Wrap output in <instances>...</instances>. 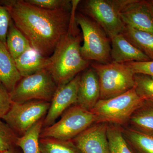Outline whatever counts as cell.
<instances>
[{
	"label": "cell",
	"instance_id": "f1b7e54d",
	"mask_svg": "<svg viewBox=\"0 0 153 153\" xmlns=\"http://www.w3.org/2000/svg\"><path fill=\"white\" fill-rule=\"evenodd\" d=\"M12 103L10 92L0 82V120L9 111Z\"/></svg>",
	"mask_w": 153,
	"mask_h": 153
},
{
	"label": "cell",
	"instance_id": "d6986e66",
	"mask_svg": "<svg viewBox=\"0 0 153 153\" xmlns=\"http://www.w3.org/2000/svg\"><path fill=\"white\" fill-rule=\"evenodd\" d=\"M124 36L134 46L153 60V35L125 26Z\"/></svg>",
	"mask_w": 153,
	"mask_h": 153
},
{
	"label": "cell",
	"instance_id": "f546056e",
	"mask_svg": "<svg viewBox=\"0 0 153 153\" xmlns=\"http://www.w3.org/2000/svg\"><path fill=\"white\" fill-rule=\"evenodd\" d=\"M146 1L151 15L153 18V0Z\"/></svg>",
	"mask_w": 153,
	"mask_h": 153
},
{
	"label": "cell",
	"instance_id": "6da1fadb",
	"mask_svg": "<svg viewBox=\"0 0 153 153\" xmlns=\"http://www.w3.org/2000/svg\"><path fill=\"white\" fill-rule=\"evenodd\" d=\"M0 3L6 7L14 24L31 47L45 57L52 55L68 33L72 7L50 10L26 0H4Z\"/></svg>",
	"mask_w": 153,
	"mask_h": 153
},
{
	"label": "cell",
	"instance_id": "ffe728a7",
	"mask_svg": "<svg viewBox=\"0 0 153 153\" xmlns=\"http://www.w3.org/2000/svg\"><path fill=\"white\" fill-rule=\"evenodd\" d=\"M6 45L14 60L32 47L27 38L17 28L12 19L7 34Z\"/></svg>",
	"mask_w": 153,
	"mask_h": 153
},
{
	"label": "cell",
	"instance_id": "d4e9b609",
	"mask_svg": "<svg viewBox=\"0 0 153 153\" xmlns=\"http://www.w3.org/2000/svg\"><path fill=\"white\" fill-rule=\"evenodd\" d=\"M18 136L5 122L0 120V151L2 152L16 146Z\"/></svg>",
	"mask_w": 153,
	"mask_h": 153
},
{
	"label": "cell",
	"instance_id": "30bf717a",
	"mask_svg": "<svg viewBox=\"0 0 153 153\" xmlns=\"http://www.w3.org/2000/svg\"><path fill=\"white\" fill-rule=\"evenodd\" d=\"M80 78L78 74L70 82L57 88L44 117L43 128L52 125L63 113L76 104Z\"/></svg>",
	"mask_w": 153,
	"mask_h": 153
},
{
	"label": "cell",
	"instance_id": "52a82bcc",
	"mask_svg": "<svg viewBox=\"0 0 153 153\" xmlns=\"http://www.w3.org/2000/svg\"><path fill=\"white\" fill-rule=\"evenodd\" d=\"M128 0H87L82 2V13L92 19L109 38L122 34L125 25L120 16Z\"/></svg>",
	"mask_w": 153,
	"mask_h": 153
},
{
	"label": "cell",
	"instance_id": "603a6c76",
	"mask_svg": "<svg viewBox=\"0 0 153 153\" xmlns=\"http://www.w3.org/2000/svg\"><path fill=\"white\" fill-rule=\"evenodd\" d=\"M39 143L41 153H80L71 140L40 138Z\"/></svg>",
	"mask_w": 153,
	"mask_h": 153
},
{
	"label": "cell",
	"instance_id": "8fae6325",
	"mask_svg": "<svg viewBox=\"0 0 153 153\" xmlns=\"http://www.w3.org/2000/svg\"><path fill=\"white\" fill-rule=\"evenodd\" d=\"M108 125L94 123L71 141L80 153H110Z\"/></svg>",
	"mask_w": 153,
	"mask_h": 153
},
{
	"label": "cell",
	"instance_id": "9a60e30c",
	"mask_svg": "<svg viewBox=\"0 0 153 153\" xmlns=\"http://www.w3.org/2000/svg\"><path fill=\"white\" fill-rule=\"evenodd\" d=\"M22 78L7 46L0 41V82L10 94Z\"/></svg>",
	"mask_w": 153,
	"mask_h": 153
},
{
	"label": "cell",
	"instance_id": "cb8c5ba5",
	"mask_svg": "<svg viewBox=\"0 0 153 153\" xmlns=\"http://www.w3.org/2000/svg\"><path fill=\"white\" fill-rule=\"evenodd\" d=\"M135 88L144 100H153V79L145 74H135Z\"/></svg>",
	"mask_w": 153,
	"mask_h": 153
},
{
	"label": "cell",
	"instance_id": "5b68a950",
	"mask_svg": "<svg viewBox=\"0 0 153 153\" xmlns=\"http://www.w3.org/2000/svg\"><path fill=\"white\" fill-rule=\"evenodd\" d=\"M98 76L100 99L106 100L127 92L135 87V74L124 63H91Z\"/></svg>",
	"mask_w": 153,
	"mask_h": 153
},
{
	"label": "cell",
	"instance_id": "83f0119b",
	"mask_svg": "<svg viewBox=\"0 0 153 153\" xmlns=\"http://www.w3.org/2000/svg\"><path fill=\"white\" fill-rule=\"evenodd\" d=\"M11 20L8 11L5 7L0 3V41L5 45L7 34Z\"/></svg>",
	"mask_w": 153,
	"mask_h": 153
},
{
	"label": "cell",
	"instance_id": "8992f818",
	"mask_svg": "<svg viewBox=\"0 0 153 153\" xmlns=\"http://www.w3.org/2000/svg\"><path fill=\"white\" fill-rule=\"evenodd\" d=\"M95 122V116L91 111L74 104L63 113L60 120L42 129L40 138L72 140Z\"/></svg>",
	"mask_w": 153,
	"mask_h": 153
},
{
	"label": "cell",
	"instance_id": "7402d4cb",
	"mask_svg": "<svg viewBox=\"0 0 153 153\" xmlns=\"http://www.w3.org/2000/svg\"><path fill=\"white\" fill-rule=\"evenodd\" d=\"M107 136L110 153H134L123 134L120 126L108 124Z\"/></svg>",
	"mask_w": 153,
	"mask_h": 153
},
{
	"label": "cell",
	"instance_id": "5bb4252c",
	"mask_svg": "<svg viewBox=\"0 0 153 153\" xmlns=\"http://www.w3.org/2000/svg\"><path fill=\"white\" fill-rule=\"evenodd\" d=\"M111 43V57L112 61L119 63L144 62L150 59L134 46L122 34L110 38Z\"/></svg>",
	"mask_w": 153,
	"mask_h": 153
},
{
	"label": "cell",
	"instance_id": "277c9868",
	"mask_svg": "<svg viewBox=\"0 0 153 153\" xmlns=\"http://www.w3.org/2000/svg\"><path fill=\"white\" fill-rule=\"evenodd\" d=\"M75 20L82 33L83 44L80 51L85 60L97 63L112 62L110 39L94 20L82 13L76 14Z\"/></svg>",
	"mask_w": 153,
	"mask_h": 153
},
{
	"label": "cell",
	"instance_id": "ba28073f",
	"mask_svg": "<svg viewBox=\"0 0 153 153\" xmlns=\"http://www.w3.org/2000/svg\"><path fill=\"white\" fill-rule=\"evenodd\" d=\"M57 88L51 74L47 69H44L22 77L10 94L13 102L38 100L50 102Z\"/></svg>",
	"mask_w": 153,
	"mask_h": 153
},
{
	"label": "cell",
	"instance_id": "4dcf8cb0",
	"mask_svg": "<svg viewBox=\"0 0 153 153\" xmlns=\"http://www.w3.org/2000/svg\"><path fill=\"white\" fill-rule=\"evenodd\" d=\"M15 147H16V146L11 148L3 152L2 153H20Z\"/></svg>",
	"mask_w": 153,
	"mask_h": 153
},
{
	"label": "cell",
	"instance_id": "484cf974",
	"mask_svg": "<svg viewBox=\"0 0 153 153\" xmlns=\"http://www.w3.org/2000/svg\"><path fill=\"white\" fill-rule=\"evenodd\" d=\"M31 4L45 10H54L61 9H71L72 1L69 0H26Z\"/></svg>",
	"mask_w": 153,
	"mask_h": 153
},
{
	"label": "cell",
	"instance_id": "ac0fdd59",
	"mask_svg": "<svg viewBox=\"0 0 153 153\" xmlns=\"http://www.w3.org/2000/svg\"><path fill=\"white\" fill-rule=\"evenodd\" d=\"M123 134L134 153H153V136L121 126Z\"/></svg>",
	"mask_w": 153,
	"mask_h": 153
},
{
	"label": "cell",
	"instance_id": "7a4b0ae2",
	"mask_svg": "<svg viewBox=\"0 0 153 153\" xmlns=\"http://www.w3.org/2000/svg\"><path fill=\"white\" fill-rule=\"evenodd\" d=\"M77 6L72 7L68 33L59 42L52 55L49 57L47 68L57 88L70 82L81 71L86 69L90 61L81 55L82 33L75 20Z\"/></svg>",
	"mask_w": 153,
	"mask_h": 153
},
{
	"label": "cell",
	"instance_id": "7c38bea8",
	"mask_svg": "<svg viewBox=\"0 0 153 153\" xmlns=\"http://www.w3.org/2000/svg\"><path fill=\"white\" fill-rule=\"evenodd\" d=\"M120 16L125 26L153 35V18L146 1L128 0Z\"/></svg>",
	"mask_w": 153,
	"mask_h": 153
},
{
	"label": "cell",
	"instance_id": "9c48e42d",
	"mask_svg": "<svg viewBox=\"0 0 153 153\" xmlns=\"http://www.w3.org/2000/svg\"><path fill=\"white\" fill-rule=\"evenodd\" d=\"M50 102L33 100L13 102L2 119L18 137L24 135L30 128L46 116Z\"/></svg>",
	"mask_w": 153,
	"mask_h": 153
},
{
	"label": "cell",
	"instance_id": "3957f363",
	"mask_svg": "<svg viewBox=\"0 0 153 153\" xmlns=\"http://www.w3.org/2000/svg\"><path fill=\"white\" fill-rule=\"evenodd\" d=\"M144 100L137 94L134 87L113 98L99 100L90 111L95 116V123L113 124L125 126Z\"/></svg>",
	"mask_w": 153,
	"mask_h": 153
},
{
	"label": "cell",
	"instance_id": "2e32d148",
	"mask_svg": "<svg viewBox=\"0 0 153 153\" xmlns=\"http://www.w3.org/2000/svg\"><path fill=\"white\" fill-rule=\"evenodd\" d=\"M14 60L22 77L30 76L47 69L49 64V57L43 56L33 47Z\"/></svg>",
	"mask_w": 153,
	"mask_h": 153
},
{
	"label": "cell",
	"instance_id": "1f68e13d",
	"mask_svg": "<svg viewBox=\"0 0 153 153\" xmlns=\"http://www.w3.org/2000/svg\"><path fill=\"white\" fill-rule=\"evenodd\" d=\"M0 153H2V152H1V151H0Z\"/></svg>",
	"mask_w": 153,
	"mask_h": 153
},
{
	"label": "cell",
	"instance_id": "4fadbf2b",
	"mask_svg": "<svg viewBox=\"0 0 153 153\" xmlns=\"http://www.w3.org/2000/svg\"><path fill=\"white\" fill-rule=\"evenodd\" d=\"M100 88L98 76L92 68L80 75L76 104L91 111L100 99Z\"/></svg>",
	"mask_w": 153,
	"mask_h": 153
},
{
	"label": "cell",
	"instance_id": "44dd1931",
	"mask_svg": "<svg viewBox=\"0 0 153 153\" xmlns=\"http://www.w3.org/2000/svg\"><path fill=\"white\" fill-rule=\"evenodd\" d=\"M44 118L34 125L24 135L17 138L16 146L21 148L23 153H41L39 140Z\"/></svg>",
	"mask_w": 153,
	"mask_h": 153
},
{
	"label": "cell",
	"instance_id": "e0dca14e",
	"mask_svg": "<svg viewBox=\"0 0 153 153\" xmlns=\"http://www.w3.org/2000/svg\"><path fill=\"white\" fill-rule=\"evenodd\" d=\"M126 126L153 136V100H144L132 114Z\"/></svg>",
	"mask_w": 153,
	"mask_h": 153
},
{
	"label": "cell",
	"instance_id": "4316f807",
	"mask_svg": "<svg viewBox=\"0 0 153 153\" xmlns=\"http://www.w3.org/2000/svg\"><path fill=\"white\" fill-rule=\"evenodd\" d=\"M134 74H145L153 79V60L124 63Z\"/></svg>",
	"mask_w": 153,
	"mask_h": 153
}]
</instances>
